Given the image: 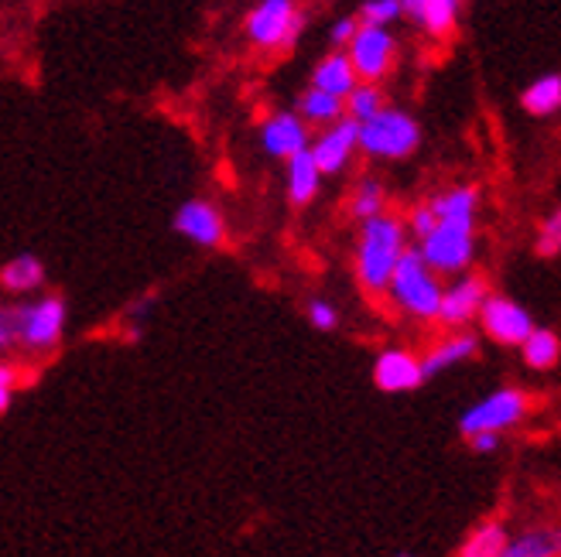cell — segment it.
I'll return each instance as SVG.
<instances>
[{
  "label": "cell",
  "mask_w": 561,
  "mask_h": 557,
  "mask_svg": "<svg viewBox=\"0 0 561 557\" xmlns=\"http://www.w3.org/2000/svg\"><path fill=\"white\" fill-rule=\"evenodd\" d=\"M456 18H459V0H425V11H421L417 24H425V32L445 38L456 27Z\"/></svg>",
  "instance_id": "cell-24"
},
{
  "label": "cell",
  "mask_w": 561,
  "mask_h": 557,
  "mask_svg": "<svg viewBox=\"0 0 561 557\" xmlns=\"http://www.w3.org/2000/svg\"><path fill=\"white\" fill-rule=\"evenodd\" d=\"M421 141L417 124L404 114V109H380L374 120L363 124L359 130V148L374 158H408Z\"/></svg>",
  "instance_id": "cell-4"
},
{
  "label": "cell",
  "mask_w": 561,
  "mask_h": 557,
  "mask_svg": "<svg viewBox=\"0 0 561 557\" xmlns=\"http://www.w3.org/2000/svg\"><path fill=\"white\" fill-rule=\"evenodd\" d=\"M301 27V14L295 11L291 0H264L257 11L247 18V35L264 48L288 45Z\"/></svg>",
  "instance_id": "cell-8"
},
{
  "label": "cell",
  "mask_w": 561,
  "mask_h": 557,
  "mask_svg": "<svg viewBox=\"0 0 561 557\" xmlns=\"http://www.w3.org/2000/svg\"><path fill=\"white\" fill-rule=\"evenodd\" d=\"M408 246H404V222L394 216H377L370 222H363L359 246H356V274L359 285L380 294L390 291L394 281V270L404 260Z\"/></svg>",
  "instance_id": "cell-1"
},
{
  "label": "cell",
  "mask_w": 561,
  "mask_h": 557,
  "mask_svg": "<svg viewBox=\"0 0 561 557\" xmlns=\"http://www.w3.org/2000/svg\"><path fill=\"white\" fill-rule=\"evenodd\" d=\"M312 86L346 100V96L359 86V72H356V66H353L350 55H340V51H335V55H325V59L316 66V72H312Z\"/></svg>",
  "instance_id": "cell-15"
},
{
  "label": "cell",
  "mask_w": 561,
  "mask_h": 557,
  "mask_svg": "<svg viewBox=\"0 0 561 557\" xmlns=\"http://www.w3.org/2000/svg\"><path fill=\"white\" fill-rule=\"evenodd\" d=\"M319 182H322V169L312 151H301L288 161V195L295 206L312 202L319 192Z\"/></svg>",
  "instance_id": "cell-16"
},
{
  "label": "cell",
  "mask_w": 561,
  "mask_h": 557,
  "mask_svg": "<svg viewBox=\"0 0 561 557\" xmlns=\"http://www.w3.org/2000/svg\"><path fill=\"white\" fill-rule=\"evenodd\" d=\"M261 141H264V151L274 154V158H295L301 151H308V130H305V120L295 117V114H274L264 130H261Z\"/></svg>",
  "instance_id": "cell-13"
},
{
  "label": "cell",
  "mask_w": 561,
  "mask_h": 557,
  "mask_svg": "<svg viewBox=\"0 0 561 557\" xmlns=\"http://www.w3.org/2000/svg\"><path fill=\"white\" fill-rule=\"evenodd\" d=\"M0 281H4L8 291H18V294L35 291V288L45 281V267H42L38 257L21 254V257H14L11 264H4V270H0Z\"/></svg>",
  "instance_id": "cell-19"
},
{
  "label": "cell",
  "mask_w": 561,
  "mask_h": 557,
  "mask_svg": "<svg viewBox=\"0 0 561 557\" xmlns=\"http://www.w3.org/2000/svg\"><path fill=\"white\" fill-rule=\"evenodd\" d=\"M380 109H387V106H383V96H380V90L374 86V82H359V86L346 96V114L353 120H359V124L374 120Z\"/></svg>",
  "instance_id": "cell-25"
},
{
  "label": "cell",
  "mask_w": 561,
  "mask_h": 557,
  "mask_svg": "<svg viewBox=\"0 0 561 557\" xmlns=\"http://www.w3.org/2000/svg\"><path fill=\"white\" fill-rule=\"evenodd\" d=\"M524 407H527V401H524L520 390H493L490 397H483L480 404H472V407L462 414L459 428H462L466 438L483 434V431L500 434V431H507V428H514V425L520 421V417H524Z\"/></svg>",
  "instance_id": "cell-6"
},
{
  "label": "cell",
  "mask_w": 561,
  "mask_h": 557,
  "mask_svg": "<svg viewBox=\"0 0 561 557\" xmlns=\"http://www.w3.org/2000/svg\"><path fill=\"white\" fill-rule=\"evenodd\" d=\"M398 14H404L401 0H367V4H363V11H359L363 24H377V27L390 24Z\"/></svg>",
  "instance_id": "cell-27"
},
{
  "label": "cell",
  "mask_w": 561,
  "mask_h": 557,
  "mask_svg": "<svg viewBox=\"0 0 561 557\" xmlns=\"http://www.w3.org/2000/svg\"><path fill=\"white\" fill-rule=\"evenodd\" d=\"M538 250H541L545 257H551V254H558V250H561V209L545 219L541 236H538Z\"/></svg>",
  "instance_id": "cell-28"
},
{
  "label": "cell",
  "mask_w": 561,
  "mask_h": 557,
  "mask_svg": "<svg viewBox=\"0 0 561 557\" xmlns=\"http://www.w3.org/2000/svg\"><path fill=\"white\" fill-rule=\"evenodd\" d=\"M435 227H438V212H435V206H432V202L417 206V209L411 212V230H414V236H417V240H425L428 233H435Z\"/></svg>",
  "instance_id": "cell-29"
},
{
  "label": "cell",
  "mask_w": 561,
  "mask_h": 557,
  "mask_svg": "<svg viewBox=\"0 0 561 557\" xmlns=\"http://www.w3.org/2000/svg\"><path fill=\"white\" fill-rule=\"evenodd\" d=\"M500 557H561V531L558 526H541V531L520 534Z\"/></svg>",
  "instance_id": "cell-18"
},
{
  "label": "cell",
  "mask_w": 561,
  "mask_h": 557,
  "mask_svg": "<svg viewBox=\"0 0 561 557\" xmlns=\"http://www.w3.org/2000/svg\"><path fill=\"white\" fill-rule=\"evenodd\" d=\"M175 230L182 236H188L192 243L199 246H219L222 243V219L209 202L192 199L175 212Z\"/></svg>",
  "instance_id": "cell-14"
},
{
  "label": "cell",
  "mask_w": 561,
  "mask_h": 557,
  "mask_svg": "<svg viewBox=\"0 0 561 557\" xmlns=\"http://www.w3.org/2000/svg\"><path fill=\"white\" fill-rule=\"evenodd\" d=\"M308 322H312L319 332H329V328H335V322H340V315H335V309H332V304L329 301H312V304H308Z\"/></svg>",
  "instance_id": "cell-30"
},
{
  "label": "cell",
  "mask_w": 561,
  "mask_h": 557,
  "mask_svg": "<svg viewBox=\"0 0 561 557\" xmlns=\"http://www.w3.org/2000/svg\"><path fill=\"white\" fill-rule=\"evenodd\" d=\"M390 298L414 318H438L445 291L435 281V270L421 257V250H408L390 281Z\"/></svg>",
  "instance_id": "cell-3"
},
{
  "label": "cell",
  "mask_w": 561,
  "mask_h": 557,
  "mask_svg": "<svg viewBox=\"0 0 561 557\" xmlns=\"http://www.w3.org/2000/svg\"><path fill=\"white\" fill-rule=\"evenodd\" d=\"M353 216L363 219V222H370L377 216H383V188L377 182H363L359 192H356V199H353Z\"/></svg>",
  "instance_id": "cell-26"
},
{
  "label": "cell",
  "mask_w": 561,
  "mask_h": 557,
  "mask_svg": "<svg viewBox=\"0 0 561 557\" xmlns=\"http://www.w3.org/2000/svg\"><path fill=\"white\" fill-rule=\"evenodd\" d=\"M11 386H14V370L4 367L0 370V410H8V404H11Z\"/></svg>",
  "instance_id": "cell-33"
},
{
  "label": "cell",
  "mask_w": 561,
  "mask_h": 557,
  "mask_svg": "<svg viewBox=\"0 0 561 557\" xmlns=\"http://www.w3.org/2000/svg\"><path fill=\"white\" fill-rule=\"evenodd\" d=\"M476 356V339L472 336H453V339H445L438 343L425 359H421V367H425V380L442 373V370H453L459 363H466V359Z\"/></svg>",
  "instance_id": "cell-17"
},
{
  "label": "cell",
  "mask_w": 561,
  "mask_h": 557,
  "mask_svg": "<svg viewBox=\"0 0 561 557\" xmlns=\"http://www.w3.org/2000/svg\"><path fill=\"white\" fill-rule=\"evenodd\" d=\"M359 130H363V124L353 120V117H346V120H340V124H332V127L319 137V141L312 144V154H316V161H319L322 175H335V172H343V169H346L350 154L359 148Z\"/></svg>",
  "instance_id": "cell-10"
},
{
  "label": "cell",
  "mask_w": 561,
  "mask_h": 557,
  "mask_svg": "<svg viewBox=\"0 0 561 557\" xmlns=\"http://www.w3.org/2000/svg\"><path fill=\"white\" fill-rule=\"evenodd\" d=\"M394 55H398L394 35L377 24H363L356 38L350 42V59L359 79H367V82H377L380 76H387V69L394 66Z\"/></svg>",
  "instance_id": "cell-7"
},
{
  "label": "cell",
  "mask_w": 561,
  "mask_h": 557,
  "mask_svg": "<svg viewBox=\"0 0 561 557\" xmlns=\"http://www.w3.org/2000/svg\"><path fill=\"white\" fill-rule=\"evenodd\" d=\"M507 544H511L507 531H503L500 523H483L480 531L462 544L459 557H500L503 550H507Z\"/></svg>",
  "instance_id": "cell-23"
},
{
  "label": "cell",
  "mask_w": 561,
  "mask_h": 557,
  "mask_svg": "<svg viewBox=\"0 0 561 557\" xmlns=\"http://www.w3.org/2000/svg\"><path fill=\"white\" fill-rule=\"evenodd\" d=\"M480 318H483V328L503 346H524L535 336V322H530V315L511 298H486Z\"/></svg>",
  "instance_id": "cell-9"
},
{
  "label": "cell",
  "mask_w": 561,
  "mask_h": 557,
  "mask_svg": "<svg viewBox=\"0 0 561 557\" xmlns=\"http://www.w3.org/2000/svg\"><path fill=\"white\" fill-rule=\"evenodd\" d=\"M483 304H486V285L480 281V277H462V281H456L453 288H445L438 322L466 325L469 318H476L483 312Z\"/></svg>",
  "instance_id": "cell-12"
},
{
  "label": "cell",
  "mask_w": 561,
  "mask_h": 557,
  "mask_svg": "<svg viewBox=\"0 0 561 557\" xmlns=\"http://www.w3.org/2000/svg\"><path fill=\"white\" fill-rule=\"evenodd\" d=\"M356 32H359L356 21H353V18H343L340 24L332 27V42H335V45H340V42H353V38H356Z\"/></svg>",
  "instance_id": "cell-31"
},
{
  "label": "cell",
  "mask_w": 561,
  "mask_h": 557,
  "mask_svg": "<svg viewBox=\"0 0 561 557\" xmlns=\"http://www.w3.org/2000/svg\"><path fill=\"white\" fill-rule=\"evenodd\" d=\"M469 444H472V452H493L496 444H500V434H493V431H483V434H472L469 438Z\"/></svg>",
  "instance_id": "cell-32"
},
{
  "label": "cell",
  "mask_w": 561,
  "mask_h": 557,
  "mask_svg": "<svg viewBox=\"0 0 561 557\" xmlns=\"http://www.w3.org/2000/svg\"><path fill=\"white\" fill-rule=\"evenodd\" d=\"M421 257L438 274H456L472 260V219H438L435 233L421 240Z\"/></svg>",
  "instance_id": "cell-5"
},
{
  "label": "cell",
  "mask_w": 561,
  "mask_h": 557,
  "mask_svg": "<svg viewBox=\"0 0 561 557\" xmlns=\"http://www.w3.org/2000/svg\"><path fill=\"white\" fill-rule=\"evenodd\" d=\"M520 349H524V363L535 367V370H551L561 356V343L548 328H535V336H530Z\"/></svg>",
  "instance_id": "cell-21"
},
{
  "label": "cell",
  "mask_w": 561,
  "mask_h": 557,
  "mask_svg": "<svg viewBox=\"0 0 561 557\" xmlns=\"http://www.w3.org/2000/svg\"><path fill=\"white\" fill-rule=\"evenodd\" d=\"M66 328V304L62 298H38L21 309H8L0 315V346H27V349H51L62 339Z\"/></svg>",
  "instance_id": "cell-2"
},
{
  "label": "cell",
  "mask_w": 561,
  "mask_h": 557,
  "mask_svg": "<svg viewBox=\"0 0 561 557\" xmlns=\"http://www.w3.org/2000/svg\"><path fill=\"white\" fill-rule=\"evenodd\" d=\"M404 557H408V554H404Z\"/></svg>",
  "instance_id": "cell-34"
},
{
  "label": "cell",
  "mask_w": 561,
  "mask_h": 557,
  "mask_svg": "<svg viewBox=\"0 0 561 557\" xmlns=\"http://www.w3.org/2000/svg\"><path fill=\"white\" fill-rule=\"evenodd\" d=\"M374 380L387 394H404V390H417L425 383V367H421V359H414L404 349H387L377 356Z\"/></svg>",
  "instance_id": "cell-11"
},
{
  "label": "cell",
  "mask_w": 561,
  "mask_h": 557,
  "mask_svg": "<svg viewBox=\"0 0 561 557\" xmlns=\"http://www.w3.org/2000/svg\"><path fill=\"white\" fill-rule=\"evenodd\" d=\"M346 114V100L343 96H332L325 90H308L301 96V117L312 120V124H340Z\"/></svg>",
  "instance_id": "cell-20"
},
{
  "label": "cell",
  "mask_w": 561,
  "mask_h": 557,
  "mask_svg": "<svg viewBox=\"0 0 561 557\" xmlns=\"http://www.w3.org/2000/svg\"><path fill=\"white\" fill-rule=\"evenodd\" d=\"M558 106H561V76H541L524 90V109H530V114L545 117Z\"/></svg>",
  "instance_id": "cell-22"
}]
</instances>
